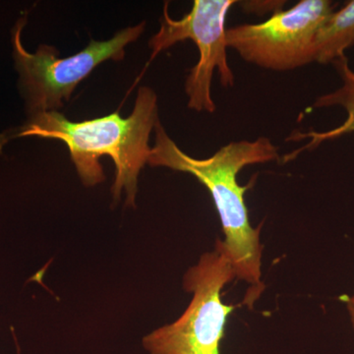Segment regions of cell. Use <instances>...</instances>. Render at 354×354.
<instances>
[{
	"label": "cell",
	"instance_id": "cell-3",
	"mask_svg": "<svg viewBox=\"0 0 354 354\" xmlns=\"http://www.w3.org/2000/svg\"><path fill=\"white\" fill-rule=\"evenodd\" d=\"M21 18L13 30L12 44L15 66L20 75V88L31 116L58 111L68 102L77 86L87 78L97 65L125 57V48L134 43L145 30V22L120 30L108 41H92L87 48L72 57L60 58L55 46L41 44L36 53L25 50Z\"/></svg>",
	"mask_w": 354,
	"mask_h": 354
},
{
	"label": "cell",
	"instance_id": "cell-1",
	"mask_svg": "<svg viewBox=\"0 0 354 354\" xmlns=\"http://www.w3.org/2000/svg\"><path fill=\"white\" fill-rule=\"evenodd\" d=\"M158 120V95L153 88H139L134 109L127 118L118 111L95 120L75 122L58 111L31 116L25 125L0 136V147L11 139L39 137L59 140L67 146L72 162L85 186L104 180L100 158H111L115 178L111 192L114 201L127 195V205L134 206L140 171L148 164L151 133Z\"/></svg>",
	"mask_w": 354,
	"mask_h": 354
},
{
	"label": "cell",
	"instance_id": "cell-5",
	"mask_svg": "<svg viewBox=\"0 0 354 354\" xmlns=\"http://www.w3.org/2000/svg\"><path fill=\"white\" fill-rule=\"evenodd\" d=\"M235 0H195L192 9L181 19H172L169 4L165 3L160 28L149 41L152 48L151 60L179 41L191 39L199 50V60L190 70L185 82L188 108L214 113L216 104L211 94L215 70L221 85L232 87L234 75L227 62L225 19Z\"/></svg>",
	"mask_w": 354,
	"mask_h": 354
},
{
	"label": "cell",
	"instance_id": "cell-6",
	"mask_svg": "<svg viewBox=\"0 0 354 354\" xmlns=\"http://www.w3.org/2000/svg\"><path fill=\"white\" fill-rule=\"evenodd\" d=\"M330 0H301L286 10L274 12L259 24L227 29L228 48L242 59L272 71H290L313 64L316 32L334 11Z\"/></svg>",
	"mask_w": 354,
	"mask_h": 354
},
{
	"label": "cell",
	"instance_id": "cell-7",
	"mask_svg": "<svg viewBox=\"0 0 354 354\" xmlns=\"http://www.w3.org/2000/svg\"><path fill=\"white\" fill-rule=\"evenodd\" d=\"M332 64L334 65L337 75L341 78L342 85L333 92L319 95L312 104V108L325 109L339 106L346 111V120L339 127L327 131L293 132L286 141H302V140L309 139V142L301 148L286 155L283 158L285 162L295 160L304 151L318 148L325 142L341 138L344 135L354 134V70L351 68L346 55L339 57Z\"/></svg>",
	"mask_w": 354,
	"mask_h": 354
},
{
	"label": "cell",
	"instance_id": "cell-4",
	"mask_svg": "<svg viewBox=\"0 0 354 354\" xmlns=\"http://www.w3.org/2000/svg\"><path fill=\"white\" fill-rule=\"evenodd\" d=\"M235 278L223 241L204 254L184 277V288L193 293L189 306L171 325L144 337L150 354H221L227 317L235 308L221 300V290Z\"/></svg>",
	"mask_w": 354,
	"mask_h": 354
},
{
	"label": "cell",
	"instance_id": "cell-8",
	"mask_svg": "<svg viewBox=\"0 0 354 354\" xmlns=\"http://www.w3.org/2000/svg\"><path fill=\"white\" fill-rule=\"evenodd\" d=\"M354 44V0L333 11L316 32L313 62L333 64Z\"/></svg>",
	"mask_w": 354,
	"mask_h": 354
},
{
	"label": "cell",
	"instance_id": "cell-9",
	"mask_svg": "<svg viewBox=\"0 0 354 354\" xmlns=\"http://www.w3.org/2000/svg\"><path fill=\"white\" fill-rule=\"evenodd\" d=\"M346 307H348L349 316H351V324H353L354 330V295L348 297V300H346Z\"/></svg>",
	"mask_w": 354,
	"mask_h": 354
},
{
	"label": "cell",
	"instance_id": "cell-2",
	"mask_svg": "<svg viewBox=\"0 0 354 354\" xmlns=\"http://www.w3.org/2000/svg\"><path fill=\"white\" fill-rule=\"evenodd\" d=\"M155 145L148 165L192 174L209 190L213 198L225 239L223 241L235 278L262 288L261 227L249 221L245 193L237 176L247 165L267 164L279 160V148L267 137L232 142L207 158H195L184 153L169 136L160 121L156 125Z\"/></svg>",
	"mask_w": 354,
	"mask_h": 354
}]
</instances>
